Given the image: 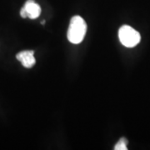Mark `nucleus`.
<instances>
[{
	"mask_svg": "<svg viewBox=\"0 0 150 150\" xmlns=\"http://www.w3.org/2000/svg\"><path fill=\"white\" fill-rule=\"evenodd\" d=\"M87 32V24L83 18L80 16L73 17L70 20L68 30V39L74 44L80 43L85 37Z\"/></svg>",
	"mask_w": 150,
	"mask_h": 150,
	"instance_id": "nucleus-1",
	"label": "nucleus"
},
{
	"mask_svg": "<svg viewBox=\"0 0 150 150\" xmlns=\"http://www.w3.org/2000/svg\"><path fill=\"white\" fill-rule=\"evenodd\" d=\"M118 38L121 43L127 48H134L141 39L139 33L129 25H123L118 30Z\"/></svg>",
	"mask_w": 150,
	"mask_h": 150,
	"instance_id": "nucleus-2",
	"label": "nucleus"
},
{
	"mask_svg": "<svg viewBox=\"0 0 150 150\" xmlns=\"http://www.w3.org/2000/svg\"><path fill=\"white\" fill-rule=\"evenodd\" d=\"M16 59L21 63L23 67L27 69L32 68L36 63V59L34 58V51L33 50H25L19 52L16 55Z\"/></svg>",
	"mask_w": 150,
	"mask_h": 150,
	"instance_id": "nucleus-3",
	"label": "nucleus"
},
{
	"mask_svg": "<svg viewBox=\"0 0 150 150\" xmlns=\"http://www.w3.org/2000/svg\"><path fill=\"white\" fill-rule=\"evenodd\" d=\"M23 8L26 12L27 18H29L30 19L37 18L41 13V8L34 2V0H28Z\"/></svg>",
	"mask_w": 150,
	"mask_h": 150,
	"instance_id": "nucleus-4",
	"label": "nucleus"
},
{
	"mask_svg": "<svg viewBox=\"0 0 150 150\" xmlns=\"http://www.w3.org/2000/svg\"><path fill=\"white\" fill-rule=\"evenodd\" d=\"M127 144H128V140L125 138H122L118 142V144H116L114 149L115 150H127Z\"/></svg>",
	"mask_w": 150,
	"mask_h": 150,
	"instance_id": "nucleus-5",
	"label": "nucleus"
},
{
	"mask_svg": "<svg viewBox=\"0 0 150 150\" xmlns=\"http://www.w3.org/2000/svg\"><path fill=\"white\" fill-rule=\"evenodd\" d=\"M20 15H21L22 18H27V14H26V12H25V10H24V8H22L21 10H20Z\"/></svg>",
	"mask_w": 150,
	"mask_h": 150,
	"instance_id": "nucleus-6",
	"label": "nucleus"
},
{
	"mask_svg": "<svg viewBox=\"0 0 150 150\" xmlns=\"http://www.w3.org/2000/svg\"><path fill=\"white\" fill-rule=\"evenodd\" d=\"M44 23H45V21H44V20L41 22V24H44Z\"/></svg>",
	"mask_w": 150,
	"mask_h": 150,
	"instance_id": "nucleus-7",
	"label": "nucleus"
}]
</instances>
